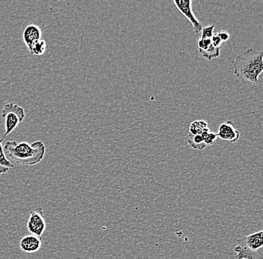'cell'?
Wrapping results in <instances>:
<instances>
[{
    "label": "cell",
    "instance_id": "6da1fadb",
    "mask_svg": "<svg viewBox=\"0 0 263 259\" xmlns=\"http://www.w3.org/2000/svg\"><path fill=\"white\" fill-rule=\"evenodd\" d=\"M3 149L10 162H14L16 165L22 166H34L40 163L46 153L45 144L41 141L32 144L7 142Z\"/></svg>",
    "mask_w": 263,
    "mask_h": 259
},
{
    "label": "cell",
    "instance_id": "7a4b0ae2",
    "mask_svg": "<svg viewBox=\"0 0 263 259\" xmlns=\"http://www.w3.org/2000/svg\"><path fill=\"white\" fill-rule=\"evenodd\" d=\"M263 52L249 49L240 54L233 62V73L246 85H257L262 73Z\"/></svg>",
    "mask_w": 263,
    "mask_h": 259
},
{
    "label": "cell",
    "instance_id": "3957f363",
    "mask_svg": "<svg viewBox=\"0 0 263 259\" xmlns=\"http://www.w3.org/2000/svg\"><path fill=\"white\" fill-rule=\"evenodd\" d=\"M237 246L234 247L237 259H255L258 251L263 247V231L254 232L236 240Z\"/></svg>",
    "mask_w": 263,
    "mask_h": 259
},
{
    "label": "cell",
    "instance_id": "277c9868",
    "mask_svg": "<svg viewBox=\"0 0 263 259\" xmlns=\"http://www.w3.org/2000/svg\"><path fill=\"white\" fill-rule=\"evenodd\" d=\"M2 117L4 119L6 132L0 139L2 142L5 137L11 134L24 121L26 113L24 108L14 103H6L2 110Z\"/></svg>",
    "mask_w": 263,
    "mask_h": 259
},
{
    "label": "cell",
    "instance_id": "5b68a950",
    "mask_svg": "<svg viewBox=\"0 0 263 259\" xmlns=\"http://www.w3.org/2000/svg\"><path fill=\"white\" fill-rule=\"evenodd\" d=\"M176 9L192 24L194 32L198 34L203 29L201 23L197 19L192 11V1L191 0H174L173 1Z\"/></svg>",
    "mask_w": 263,
    "mask_h": 259
},
{
    "label": "cell",
    "instance_id": "8992f818",
    "mask_svg": "<svg viewBox=\"0 0 263 259\" xmlns=\"http://www.w3.org/2000/svg\"><path fill=\"white\" fill-rule=\"evenodd\" d=\"M27 230L31 234L41 237L46 230V221L41 208L32 210L27 222Z\"/></svg>",
    "mask_w": 263,
    "mask_h": 259
},
{
    "label": "cell",
    "instance_id": "52a82bcc",
    "mask_svg": "<svg viewBox=\"0 0 263 259\" xmlns=\"http://www.w3.org/2000/svg\"><path fill=\"white\" fill-rule=\"evenodd\" d=\"M197 48L201 56L208 61L218 58L221 55V48L214 47L211 39H198L197 42Z\"/></svg>",
    "mask_w": 263,
    "mask_h": 259
},
{
    "label": "cell",
    "instance_id": "ba28073f",
    "mask_svg": "<svg viewBox=\"0 0 263 259\" xmlns=\"http://www.w3.org/2000/svg\"><path fill=\"white\" fill-rule=\"evenodd\" d=\"M218 137L222 140L231 143L237 142L240 137V132L235 128L234 124L228 121L223 123L218 128Z\"/></svg>",
    "mask_w": 263,
    "mask_h": 259
},
{
    "label": "cell",
    "instance_id": "9c48e42d",
    "mask_svg": "<svg viewBox=\"0 0 263 259\" xmlns=\"http://www.w3.org/2000/svg\"><path fill=\"white\" fill-rule=\"evenodd\" d=\"M41 34L42 32L39 26L30 24L25 28L23 39L29 52L32 50L33 45L41 40Z\"/></svg>",
    "mask_w": 263,
    "mask_h": 259
},
{
    "label": "cell",
    "instance_id": "30bf717a",
    "mask_svg": "<svg viewBox=\"0 0 263 259\" xmlns=\"http://www.w3.org/2000/svg\"><path fill=\"white\" fill-rule=\"evenodd\" d=\"M42 241L41 237L29 234L22 237L20 242V248L25 253H34L41 248Z\"/></svg>",
    "mask_w": 263,
    "mask_h": 259
},
{
    "label": "cell",
    "instance_id": "8fae6325",
    "mask_svg": "<svg viewBox=\"0 0 263 259\" xmlns=\"http://www.w3.org/2000/svg\"><path fill=\"white\" fill-rule=\"evenodd\" d=\"M14 167H15L14 164L10 162L6 157L3 149V142L0 141V175L6 173L10 168H14Z\"/></svg>",
    "mask_w": 263,
    "mask_h": 259
},
{
    "label": "cell",
    "instance_id": "7c38bea8",
    "mask_svg": "<svg viewBox=\"0 0 263 259\" xmlns=\"http://www.w3.org/2000/svg\"><path fill=\"white\" fill-rule=\"evenodd\" d=\"M187 142H188L189 146L194 150H201L207 147L203 142V137L200 134L195 135V134L189 133L187 135Z\"/></svg>",
    "mask_w": 263,
    "mask_h": 259
},
{
    "label": "cell",
    "instance_id": "4fadbf2b",
    "mask_svg": "<svg viewBox=\"0 0 263 259\" xmlns=\"http://www.w3.org/2000/svg\"><path fill=\"white\" fill-rule=\"evenodd\" d=\"M209 129V125L205 121H194L189 126V133L192 134H201L205 130Z\"/></svg>",
    "mask_w": 263,
    "mask_h": 259
},
{
    "label": "cell",
    "instance_id": "5bb4252c",
    "mask_svg": "<svg viewBox=\"0 0 263 259\" xmlns=\"http://www.w3.org/2000/svg\"><path fill=\"white\" fill-rule=\"evenodd\" d=\"M46 50H47V43H46L45 41L41 39V40L35 43V44L33 45L32 50L30 51V52L32 55L39 57L44 55Z\"/></svg>",
    "mask_w": 263,
    "mask_h": 259
},
{
    "label": "cell",
    "instance_id": "9a60e30c",
    "mask_svg": "<svg viewBox=\"0 0 263 259\" xmlns=\"http://www.w3.org/2000/svg\"><path fill=\"white\" fill-rule=\"evenodd\" d=\"M201 137H203V142H204L205 145L211 146L213 145L215 141L218 138V134L214 133V132H210V128L205 129L204 132L201 134Z\"/></svg>",
    "mask_w": 263,
    "mask_h": 259
},
{
    "label": "cell",
    "instance_id": "2e32d148",
    "mask_svg": "<svg viewBox=\"0 0 263 259\" xmlns=\"http://www.w3.org/2000/svg\"><path fill=\"white\" fill-rule=\"evenodd\" d=\"M214 29H215V25L205 26L203 27L201 30V34H200V39L203 40H207V39H211L214 34Z\"/></svg>",
    "mask_w": 263,
    "mask_h": 259
},
{
    "label": "cell",
    "instance_id": "e0dca14e",
    "mask_svg": "<svg viewBox=\"0 0 263 259\" xmlns=\"http://www.w3.org/2000/svg\"><path fill=\"white\" fill-rule=\"evenodd\" d=\"M211 42L214 47H216V48H221L222 43H223L219 37L217 35V34H213V37L211 38Z\"/></svg>",
    "mask_w": 263,
    "mask_h": 259
},
{
    "label": "cell",
    "instance_id": "ac0fdd59",
    "mask_svg": "<svg viewBox=\"0 0 263 259\" xmlns=\"http://www.w3.org/2000/svg\"><path fill=\"white\" fill-rule=\"evenodd\" d=\"M216 34L219 37V38L221 39L222 42H228L230 39V34L226 32V31H219Z\"/></svg>",
    "mask_w": 263,
    "mask_h": 259
}]
</instances>
